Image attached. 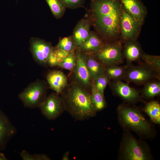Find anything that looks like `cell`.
<instances>
[{
    "label": "cell",
    "mask_w": 160,
    "mask_h": 160,
    "mask_svg": "<svg viewBox=\"0 0 160 160\" xmlns=\"http://www.w3.org/2000/svg\"><path fill=\"white\" fill-rule=\"evenodd\" d=\"M123 7L120 0H92L94 24L105 42L119 39V24Z\"/></svg>",
    "instance_id": "1"
},
{
    "label": "cell",
    "mask_w": 160,
    "mask_h": 160,
    "mask_svg": "<svg viewBox=\"0 0 160 160\" xmlns=\"http://www.w3.org/2000/svg\"><path fill=\"white\" fill-rule=\"evenodd\" d=\"M60 95L65 111L76 120L83 121L96 116L90 91L76 82L72 81L68 84Z\"/></svg>",
    "instance_id": "2"
},
{
    "label": "cell",
    "mask_w": 160,
    "mask_h": 160,
    "mask_svg": "<svg viewBox=\"0 0 160 160\" xmlns=\"http://www.w3.org/2000/svg\"><path fill=\"white\" fill-rule=\"evenodd\" d=\"M116 111L119 124L125 131H133L142 138L154 137L153 126L137 108L122 104L118 105Z\"/></svg>",
    "instance_id": "3"
},
{
    "label": "cell",
    "mask_w": 160,
    "mask_h": 160,
    "mask_svg": "<svg viewBox=\"0 0 160 160\" xmlns=\"http://www.w3.org/2000/svg\"><path fill=\"white\" fill-rule=\"evenodd\" d=\"M153 158L149 147L146 143L136 138L130 131H125L119 149V159L125 160H150Z\"/></svg>",
    "instance_id": "4"
},
{
    "label": "cell",
    "mask_w": 160,
    "mask_h": 160,
    "mask_svg": "<svg viewBox=\"0 0 160 160\" xmlns=\"http://www.w3.org/2000/svg\"><path fill=\"white\" fill-rule=\"evenodd\" d=\"M48 87L45 81L36 80L20 92L18 97L25 107L30 108H39L47 96Z\"/></svg>",
    "instance_id": "5"
},
{
    "label": "cell",
    "mask_w": 160,
    "mask_h": 160,
    "mask_svg": "<svg viewBox=\"0 0 160 160\" xmlns=\"http://www.w3.org/2000/svg\"><path fill=\"white\" fill-rule=\"evenodd\" d=\"M123 49L122 42L120 39L104 42L94 56L105 66L119 65L124 62Z\"/></svg>",
    "instance_id": "6"
},
{
    "label": "cell",
    "mask_w": 160,
    "mask_h": 160,
    "mask_svg": "<svg viewBox=\"0 0 160 160\" xmlns=\"http://www.w3.org/2000/svg\"><path fill=\"white\" fill-rule=\"evenodd\" d=\"M143 23L135 19L123 6L119 24V39L121 42L137 40Z\"/></svg>",
    "instance_id": "7"
},
{
    "label": "cell",
    "mask_w": 160,
    "mask_h": 160,
    "mask_svg": "<svg viewBox=\"0 0 160 160\" xmlns=\"http://www.w3.org/2000/svg\"><path fill=\"white\" fill-rule=\"evenodd\" d=\"M39 108L43 116L49 120L56 119L65 111L60 95L56 92L47 96Z\"/></svg>",
    "instance_id": "8"
},
{
    "label": "cell",
    "mask_w": 160,
    "mask_h": 160,
    "mask_svg": "<svg viewBox=\"0 0 160 160\" xmlns=\"http://www.w3.org/2000/svg\"><path fill=\"white\" fill-rule=\"evenodd\" d=\"M143 63L137 65H129L122 79L128 82L142 85L156 78L155 73Z\"/></svg>",
    "instance_id": "9"
},
{
    "label": "cell",
    "mask_w": 160,
    "mask_h": 160,
    "mask_svg": "<svg viewBox=\"0 0 160 160\" xmlns=\"http://www.w3.org/2000/svg\"><path fill=\"white\" fill-rule=\"evenodd\" d=\"M76 57V65L71 72L73 80L82 87L91 91L92 80L86 62V55L77 49L74 50Z\"/></svg>",
    "instance_id": "10"
},
{
    "label": "cell",
    "mask_w": 160,
    "mask_h": 160,
    "mask_svg": "<svg viewBox=\"0 0 160 160\" xmlns=\"http://www.w3.org/2000/svg\"><path fill=\"white\" fill-rule=\"evenodd\" d=\"M109 84L113 94L125 102L134 104L142 101V97L138 91L121 80L110 81Z\"/></svg>",
    "instance_id": "11"
},
{
    "label": "cell",
    "mask_w": 160,
    "mask_h": 160,
    "mask_svg": "<svg viewBox=\"0 0 160 160\" xmlns=\"http://www.w3.org/2000/svg\"><path fill=\"white\" fill-rule=\"evenodd\" d=\"M30 50L35 61L39 65L47 67L48 56L53 47L51 43L38 38H31Z\"/></svg>",
    "instance_id": "12"
},
{
    "label": "cell",
    "mask_w": 160,
    "mask_h": 160,
    "mask_svg": "<svg viewBox=\"0 0 160 160\" xmlns=\"http://www.w3.org/2000/svg\"><path fill=\"white\" fill-rule=\"evenodd\" d=\"M16 133V129L0 109V150L4 149L9 140Z\"/></svg>",
    "instance_id": "13"
},
{
    "label": "cell",
    "mask_w": 160,
    "mask_h": 160,
    "mask_svg": "<svg viewBox=\"0 0 160 160\" xmlns=\"http://www.w3.org/2000/svg\"><path fill=\"white\" fill-rule=\"evenodd\" d=\"M46 79L50 88L60 95L68 84L67 76L59 70H53L49 71L47 74Z\"/></svg>",
    "instance_id": "14"
},
{
    "label": "cell",
    "mask_w": 160,
    "mask_h": 160,
    "mask_svg": "<svg viewBox=\"0 0 160 160\" xmlns=\"http://www.w3.org/2000/svg\"><path fill=\"white\" fill-rule=\"evenodd\" d=\"M124 43L122 53L127 64L130 65L132 62L139 61L143 52L141 45L137 40H128Z\"/></svg>",
    "instance_id": "15"
},
{
    "label": "cell",
    "mask_w": 160,
    "mask_h": 160,
    "mask_svg": "<svg viewBox=\"0 0 160 160\" xmlns=\"http://www.w3.org/2000/svg\"><path fill=\"white\" fill-rule=\"evenodd\" d=\"M120 0L125 9L135 19L144 22L147 10L141 0Z\"/></svg>",
    "instance_id": "16"
},
{
    "label": "cell",
    "mask_w": 160,
    "mask_h": 160,
    "mask_svg": "<svg viewBox=\"0 0 160 160\" xmlns=\"http://www.w3.org/2000/svg\"><path fill=\"white\" fill-rule=\"evenodd\" d=\"M91 24L89 19H82L77 23L72 37L75 49L79 48L87 38L90 32Z\"/></svg>",
    "instance_id": "17"
},
{
    "label": "cell",
    "mask_w": 160,
    "mask_h": 160,
    "mask_svg": "<svg viewBox=\"0 0 160 160\" xmlns=\"http://www.w3.org/2000/svg\"><path fill=\"white\" fill-rule=\"evenodd\" d=\"M104 42L96 33L91 31L82 44L77 49L85 55H94L98 52Z\"/></svg>",
    "instance_id": "18"
},
{
    "label": "cell",
    "mask_w": 160,
    "mask_h": 160,
    "mask_svg": "<svg viewBox=\"0 0 160 160\" xmlns=\"http://www.w3.org/2000/svg\"><path fill=\"white\" fill-rule=\"evenodd\" d=\"M86 62L92 81L104 73L105 66L94 55H86Z\"/></svg>",
    "instance_id": "19"
},
{
    "label": "cell",
    "mask_w": 160,
    "mask_h": 160,
    "mask_svg": "<svg viewBox=\"0 0 160 160\" xmlns=\"http://www.w3.org/2000/svg\"><path fill=\"white\" fill-rule=\"evenodd\" d=\"M90 96L93 106L96 113L103 110L106 107L107 104L104 94L101 92L95 87L92 81Z\"/></svg>",
    "instance_id": "20"
},
{
    "label": "cell",
    "mask_w": 160,
    "mask_h": 160,
    "mask_svg": "<svg viewBox=\"0 0 160 160\" xmlns=\"http://www.w3.org/2000/svg\"><path fill=\"white\" fill-rule=\"evenodd\" d=\"M129 65L127 64L121 66L114 65L106 66L105 67L104 73L111 80H121L123 79L126 69Z\"/></svg>",
    "instance_id": "21"
},
{
    "label": "cell",
    "mask_w": 160,
    "mask_h": 160,
    "mask_svg": "<svg viewBox=\"0 0 160 160\" xmlns=\"http://www.w3.org/2000/svg\"><path fill=\"white\" fill-rule=\"evenodd\" d=\"M143 63L156 74V78L160 76V56L152 55L143 52L141 58Z\"/></svg>",
    "instance_id": "22"
},
{
    "label": "cell",
    "mask_w": 160,
    "mask_h": 160,
    "mask_svg": "<svg viewBox=\"0 0 160 160\" xmlns=\"http://www.w3.org/2000/svg\"><path fill=\"white\" fill-rule=\"evenodd\" d=\"M143 111L148 114L153 122L160 124V105L158 101L153 100L147 103Z\"/></svg>",
    "instance_id": "23"
},
{
    "label": "cell",
    "mask_w": 160,
    "mask_h": 160,
    "mask_svg": "<svg viewBox=\"0 0 160 160\" xmlns=\"http://www.w3.org/2000/svg\"><path fill=\"white\" fill-rule=\"evenodd\" d=\"M160 94V82L151 80L144 84L141 96L145 99H149L159 96Z\"/></svg>",
    "instance_id": "24"
},
{
    "label": "cell",
    "mask_w": 160,
    "mask_h": 160,
    "mask_svg": "<svg viewBox=\"0 0 160 160\" xmlns=\"http://www.w3.org/2000/svg\"><path fill=\"white\" fill-rule=\"evenodd\" d=\"M54 17L57 18L61 17L66 8L61 0H45Z\"/></svg>",
    "instance_id": "25"
},
{
    "label": "cell",
    "mask_w": 160,
    "mask_h": 160,
    "mask_svg": "<svg viewBox=\"0 0 160 160\" xmlns=\"http://www.w3.org/2000/svg\"><path fill=\"white\" fill-rule=\"evenodd\" d=\"M76 63V57L74 50L71 52L68 56L60 63L58 66L71 72L74 69Z\"/></svg>",
    "instance_id": "26"
},
{
    "label": "cell",
    "mask_w": 160,
    "mask_h": 160,
    "mask_svg": "<svg viewBox=\"0 0 160 160\" xmlns=\"http://www.w3.org/2000/svg\"><path fill=\"white\" fill-rule=\"evenodd\" d=\"M111 80L104 73L94 80L92 81L95 87L104 94L105 89Z\"/></svg>",
    "instance_id": "27"
},
{
    "label": "cell",
    "mask_w": 160,
    "mask_h": 160,
    "mask_svg": "<svg viewBox=\"0 0 160 160\" xmlns=\"http://www.w3.org/2000/svg\"><path fill=\"white\" fill-rule=\"evenodd\" d=\"M56 47L68 52L73 51L75 49L73 37L71 36L65 37L61 39Z\"/></svg>",
    "instance_id": "28"
},
{
    "label": "cell",
    "mask_w": 160,
    "mask_h": 160,
    "mask_svg": "<svg viewBox=\"0 0 160 160\" xmlns=\"http://www.w3.org/2000/svg\"><path fill=\"white\" fill-rule=\"evenodd\" d=\"M21 157L23 160H50L51 158L44 154H31L25 150L20 153Z\"/></svg>",
    "instance_id": "29"
},
{
    "label": "cell",
    "mask_w": 160,
    "mask_h": 160,
    "mask_svg": "<svg viewBox=\"0 0 160 160\" xmlns=\"http://www.w3.org/2000/svg\"><path fill=\"white\" fill-rule=\"evenodd\" d=\"M66 8L76 9L82 7L85 0H61Z\"/></svg>",
    "instance_id": "30"
},
{
    "label": "cell",
    "mask_w": 160,
    "mask_h": 160,
    "mask_svg": "<svg viewBox=\"0 0 160 160\" xmlns=\"http://www.w3.org/2000/svg\"><path fill=\"white\" fill-rule=\"evenodd\" d=\"M52 50L55 55L59 63L65 59L71 52L63 50L56 47L53 48Z\"/></svg>",
    "instance_id": "31"
},
{
    "label": "cell",
    "mask_w": 160,
    "mask_h": 160,
    "mask_svg": "<svg viewBox=\"0 0 160 160\" xmlns=\"http://www.w3.org/2000/svg\"><path fill=\"white\" fill-rule=\"evenodd\" d=\"M59 64L57 58L52 50L48 58V65L50 67H54L58 66Z\"/></svg>",
    "instance_id": "32"
},
{
    "label": "cell",
    "mask_w": 160,
    "mask_h": 160,
    "mask_svg": "<svg viewBox=\"0 0 160 160\" xmlns=\"http://www.w3.org/2000/svg\"><path fill=\"white\" fill-rule=\"evenodd\" d=\"M69 152L68 151L65 152L63 154L62 158V160H69Z\"/></svg>",
    "instance_id": "33"
},
{
    "label": "cell",
    "mask_w": 160,
    "mask_h": 160,
    "mask_svg": "<svg viewBox=\"0 0 160 160\" xmlns=\"http://www.w3.org/2000/svg\"><path fill=\"white\" fill-rule=\"evenodd\" d=\"M7 159L6 158L4 153H0V160H7Z\"/></svg>",
    "instance_id": "34"
}]
</instances>
